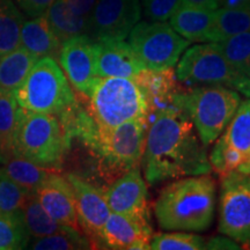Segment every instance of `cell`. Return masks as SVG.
<instances>
[{
	"label": "cell",
	"instance_id": "cell-15",
	"mask_svg": "<svg viewBox=\"0 0 250 250\" xmlns=\"http://www.w3.org/2000/svg\"><path fill=\"white\" fill-rule=\"evenodd\" d=\"M133 80L146 101L148 123L161 112L177 109L175 107V99L182 89H180L179 79L173 67L165 70L144 68Z\"/></svg>",
	"mask_w": 250,
	"mask_h": 250
},
{
	"label": "cell",
	"instance_id": "cell-13",
	"mask_svg": "<svg viewBox=\"0 0 250 250\" xmlns=\"http://www.w3.org/2000/svg\"><path fill=\"white\" fill-rule=\"evenodd\" d=\"M153 229L149 218L111 212L100 232L98 248L149 250Z\"/></svg>",
	"mask_w": 250,
	"mask_h": 250
},
{
	"label": "cell",
	"instance_id": "cell-2",
	"mask_svg": "<svg viewBox=\"0 0 250 250\" xmlns=\"http://www.w3.org/2000/svg\"><path fill=\"white\" fill-rule=\"evenodd\" d=\"M215 210V184L211 176L181 177L166 186L155 202L154 213L165 230L204 232Z\"/></svg>",
	"mask_w": 250,
	"mask_h": 250
},
{
	"label": "cell",
	"instance_id": "cell-1",
	"mask_svg": "<svg viewBox=\"0 0 250 250\" xmlns=\"http://www.w3.org/2000/svg\"><path fill=\"white\" fill-rule=\"evenodd\" d=\"M206 147L182 110L156 115L148 123L142 159L146 182L156 186L164 181L208 174L212 167Z\"/></svg>",
	"mask_w": 250,
	"mask_h": 250
},
{
	"label": "cell",
	"instance_id": "cell-34",
	"mask_svg": "<svg viewBox=\"0 0 250 250\" xmlns=\"http://www.w3.org/2000/svg\"><path fill=\"white\" fill-rule=\"evenodd\" d=\"M28 196L29 193L26 190L9 179L4 171H0V212L12 213L22 210Z\"/></svg>",
	"mask_w": 250,
	"mask_h": 250
},
{
	"label": "cell",
	"instance_id": "cell-3",
	"mask_svg": "<svg viewBox=\"0 0 250 250\" xmlns=\"http://www.w3.org/2000/svg\"><path fill=\"white\" fill-rule=\"evenodd\" d=\"M147 130V120L127 121L114 127H99L90 123L74 138L89 148L105 177L116 180L131 168L142 165Z\"/></svg>",
	"mask_w": 250,
	"mask_h": 250
},
{
	"label": "cell",
	"instance_id": "cell-24",
	"mask_svg": "<svg viewBox=\"0 0 250 250\" xmlns=\"http://www.w3.org/2000/svg\"><path fill=\"white\" fill-rule=\"evenodd\" d=\"M2 171L30 195L35 193L55 170L34 164L27 159L12 156L6 160Z\"/></svg>",
	"mask_w": 250,
	"mask_h": 250
},
{
	"label": "cell",
	"instance_id": "cell-14",
	"mask_svg": "<svg viewBox=\"0 0 250 250\" xmlns=\"http://www.w3.org/2000/svg\"><path fill=\"white\" fill-rule=\"evenodd\" d=\"M66 179L74 192L78 223L81 232L85 233L92 246H96L100 232L111 213L104 190L93 186L78 175L67 174Z\"/></svg>",
	"mask_w": 250,
	"mask_h": 250
},
{
	"label": "cell",
	"instance_id": "cell-30",
	"mask_svg": "<svg viewBox=\"0 0 250 250\" xmlns=\"http://www.w3.org/2000/svg\"><path fill=\"white\" fill-rule=\"evenodd\" d=\"M225 137L230 146L241 152L246 159L248 158L250 155V99L240 102L235 115L228 124Z\"/></svg>",
	"mask_w": 250,
	"mask_h": 250
},
{
	"label": "cell",
	"instance_id": "cell-23",
	"mask_svg": "<svg viewBox=\"0 0 250 250\" xmlns=\"http://www.w3.org/2000/svg\"><path fill=\"white\" fill-rule=\"evenodd\" d=\"M21 108L13 92L0 88V160L13 156V142Z\"/></svg>",
	"mask_w": 250,
	"mask_h": 250
},
{
	"label": "cell",
	"instance_id": "cell-6",
	"mask_svg": "<svg viewBox=\"0 0 250 250\" xmlns=\"http://www.w3.org/2000/svg\"><path fill=\"white\" fill-rule=\"evenodd\" d=\"M13 94L21 108L33 112L62 115L77 104L62 68L54 57H41Z\"/></svg>",
	"mask_w": 250,
	"mask_h": 250
},
{
	"label": "cell",
	"instance_id": "cell-41",
	"mask_svg": "<svg viewBox=\"0 0 250 250\" xmlns=\"http://www.w3.org/2000/svg\"><path fill=\"white\" fill-rule=\"evenodd\" d=\"M236 170L245 175H250V155L246 159V161L243 162V164L240 166Z\"/></svg>",
	"mask_w": 250,
	"mask_h": 250
},
{
	"label": "cell",
	"instance_id": "cell-26",
	"mask_svg": "<svg viewBox=\"0 0 250 250\" xmlns=\"http://www.w3.org/2000/svg\"><path fill=\"white\" fill-rule=\"evenodd\" d=\"M22 211L27 230L33 239H40V237L59 233L68 227L61 225L50 217L48 212L42 208L35 193H30L28 196Z\"/></svg>",
	"mask_w": 250,
	"mask_h": 250
},
{
	"label": "cell",
	"instance_id": "cell-25",
	"mask_svg": "<svg viewBox=\"0 0 250 250\" xmlns=\"http://www.w3.org/2000/svg\"><path fill=\"white\" fill-rule=\"evenodd\" d=\"M250 30V8H225L214 11L213 28L208 42H220Z\"/></svg>",
	"mask_w": 250,
	"mask_h": 250
},
{
	"label": "cell",
	"instance_id": "cell-17",
	"mask_svg": "<svg viewBox=\"0 0 250 250\" xmlns=\"http://www.w3.org/2000/svg\"><path fill=\"white\" fill-rule=\"evenodd\" d=\"M98 77L133 79L145 67L129 43L124 40L101 39L95 41Z\"/></svg>",
	"mask_w": 250,
	"mask_h": 250
},
{
	"label": "cell",
	"instance_id": "cell-10",
	"mask_svg": "<svg viewBox=\"0 0 250 250\" xmlns=\"http://www.w3.org/2000/svg\"><path fill=\"white\" fill-rule=\"evenodd\" d=\"M219 232L250 246V175L233 170L221 176Z\"/></svg>",
	"mask_w": 250,
	"mask_h": 250
},
{
	"label": "cell",
	"instance_id": "cell-29",
	"mask_svg": "<svg viewBox=\"0 0 250 250\" xmlns=\"http://www.w3.org/2000/svg\"><path fill=\"white\" fill-rule=\"evenodd\" d=\"M213 43L235 70L250 78V30Z\"/></svg>",
	"mask_w": 250,
	"mask_h": 250
},
{
	"label": "cell",
	"instance_id": "cell-35",
	"mask_svg": "<svg viewBox=\"0 0 250 250\" xmlns=\"http://www.w3.org/2000/svg\"><path fill=\"white\" fill-rule=\"evenodd\" d=\"M182 2L183 0H142L144 14L152 22H165Z\"/></svg>",
	"mask_w": 250,
	"mask_h": 250
},
{
	"label": "cell",
	"instance_id": "cell-37",
	"mask_svg": "<svg viewBox=\"0 0 250 250\" xmlns=\"http://www.w3.org/2000/svg\"><path fill=\"white\" fill-rule=\"evenodd\" d=\"M67 5L80 17L88 19L95 7L98 0H65Z\"/></svg>",
	"mask_w": 250,
	"mask_h": 250
},
{
	"label": "cell",
	"instance_id": "cell-28",
	"mask_svg": "<svg viewBox=\"0 0 250 250\" xmlns=\"http://www.w3.org/2000/svg\"><path fill=\"white\" fill-rule=\"evenodd\" d=\"M29 237L22 210L12 213L0 212V250L27 248Z\"/></svg>",
	"mask_w": 250,
	"mask_h": 250
},
{
	"label": "cell",
	"instance_id": "cell-27",
	"mask_svg": "<svg viewBox=\"0 0 250 250\" xmlns=\"http://www.w3.org/2000/svg\"><path fill=\"white\" fill-rule=\"evenodd\" d=\"M23 21L13 0H0V56L21 45Z\"/></svg>",
	"mask_w": 250,
	"mask_h": 250
},
{
	"label": "cell",
	"instance_id": "cell-7",
	"mask_svg": "<svg viewBox=\"0 0 250 250\" xmlns=\"http://www.w3.org/2000/svg\"><path fill=\"white\" fill-rule=\"evenodd\" d=\"M87 112L99 127H114L132 120H147V105L133 79L98 77L90 90Z\"/></svg>",
	"mask_w": 250,
	"mask_h": 250
},
{
	"label": "cell",
	"instance_id": "cell-21",
	"mask_svg": "<svg viewBox=\"0 0 250 250\" xmlns=\"http://www.w3.org/2000/svg\"><path fill=\"white\" fill-rule=\"evenodd\" d=\"M39 57L22 45L0 56V88L13 92L26 79Z\"/></svg>",
	"mask_w": 250,
	"mask_h": 250
},
{
	"label": "cell",
	"instance_id": "cell-18",
	"mask_svg": "<svg viewBox=\"0 0 250 250\" xmlns=\"http://www.w3.org/2000/svg\"><path fill=\"white\" fill-rule=\"evenodd\" d=\"M35 196L54 220L64 226L81 230L78 223L74 192L66 177L51 173L36 190Z\"/></svg>",
	"mask_w": 250,
	"mask_h": 250
},
{
	"label": "cell",
	"instance_id": "cell-5",
	"mask_svg": "<svg viewBox=\"0 0 250 250\" xmlns=\"http://www.w3.org/2000/svg\"><path fill=\"white\" fill-rule=\"evenodd\" d=\"M67 149L64 129L56 115L21 109L13 142V156L57 170Z\"/></svg>",
	"mask_w": 250,
	"mask_h": 250
},
{
	"label": "cell",
	"instance_id": "cell-8",
	"mask_svg": "<svg viewBox=\"0 0 250 250\" xmlns=\"http://www.w3.org/2000/svg\"><path fill=\"white\" fill-rule=\"evenodd\" d=\"M175 73L187 85L224 86L250 98V78L235 70L213 42L188 49Z\"/></svg>",
	"mask_w": 250,
	"mask_h": 250
},
{
	"label": "cell",
	"instance_id": "cell-39",
	"mask_svg": "<svg viewBox=\"0 0 250 250\" xmlns=\"http://www.w3.org/2000/svg\"><path fill=\"white\" fill-rule=\"evenodd\" d=\"M219 7L250 8V0H218Z\"/></svg>",
	"mask_w": 250,
	"mask_h": 250
},
{
	"label": "cell",
	"instance_id": "cell-38",
	"mask_svg": "<svg viewBox=\"0 0 250 250\" xmlns=\"http://www.w3.org/2000/svg\"><path fill=\"white\" fill-rule=\"evenodd\" d=\"M205 249H241V247L228 236H215L205 242Z\"/></svg>",
	"mask_w": 250,
	"mask_h": 250
},
{
	"label": "cell",
	"instance_id": "cell-32",
	"mask_svg": "<svg viewBox=\"0 0 250 250\" xmlns=\"http://www.w3.org/2000/svg\"><path fill=\"white\" fill-rule=\"evenodd\" d=\"M208 160L212 169L217 171L220 176H224L230 171L236 170L245 162L246 156L227 143L225 134H220Z\"/></svg>",
	"mask_w": 250,
	"mask_h": 250
},
{
	"label": "cell",
	"instance_id": "cell-9",
	"mask_svg": "<svg viewBox=\"0 0 250 250\" xmlns=\"http://www.w3.org/2000/svg\"><path fill=\"white\" fill-rule=\"evenodd\" d=\"M189 41L165 22H138L129 34V44L146 68L174 67Z\"/></svg>",
	"mask_w": 250,
	"mask_h": 250
},
{
	"label": "cell",
	"instance_id": "cell-31",
	"mask_svg": "<svg viewBox=\"0 0 250 250\" xmlns=\"http://www.w3.org/2000/svg\"><path fill=\"white\" fill-rule=\"evenodd\" d=\"M29 248L37 250H73V249H90L92 243L89 239L83 235L79 229L66 227L59 233L35 239L29 243Z\"/></svg>",
	"mask_w": 250,
	"mask_h": 250
},
{
	"label": "cell",
	"instance_id": "cell-16",
	"mask_svg": "<svg viewBox=\"0 0 250 250\" xmlns=\"http://www.w3.org/2000/svg\"><path fill=\"white\" fill-rule=\"evenodd\" d=\"M104 195L111 212L149 218L147 183L143 179L140 166L114 180L104 190Z\"/></svg>",
	"mask_w": 250,
	"mask_h": 250
},
{
	"label": "cell",
	"instance_id": "cell-12",
	"mask_svg": "<svg viewBox=\"0 0 250 250\" xmlns=\"http://www.w3.org/2000/svg\"><path fill=\"white\" fill-rule=\"evenodd\" d=\"M58 57L71 85L87 98L98 78L95 41L86 34L67 39L62 43Z\"/></svg>",
	"mask_w": 250,
	"mask_h": 250
},
{
	"label": "cell",
	"instance_id": "cell-11",
	"mask_svg": "<svg viewBox=\"0 0 250 250\" xmlns=\"http://www.w3.org/2000/svg\"><path fill=\"white\" fill-rule=\"evenodd\" d=\"M142 18L140 0H98L89 17L93 40H125Z\"/></svg>",
	"mask_w": 250,
	"mask_h": 250
},
{
	"label": "cell",
	"instance_id": "cell-19",
	"mask_svg": "<svg viewBox=\"0 0 250 250\" xmlns=\"http://www.w3.org/2000/svg\"><path fill=\"white\" fill-rule=\"evenodd\" d=\"M214 11L182 2L170 17V27L189 42H208Z\"/></svg>",
	"mask_w": 250,
	"mask_h": 250
},
{
	"label": "cell",
	"instance_id": "cell-4",
	"mask_svg": "<svg viewBox=\"0 0 250 250\" xmlns=\"http://www.w3.org/2000/svg\"><path fill=\"white\" fill-rule=\"evenodd\" d=\"M240 102L241 98L236 90L206 85L181 90L175 99V107L191 120L202 143L208 146L228 126Z\"/></svg>",
	"mask_w": 250,
	"mask_h": 250
},
{
	"label": "cell",
	"instance_id": "cell-33",
	"mask_svg": "<svg viewBox=\"0 0 250 250\" xmlns=\"http://www.w3.org/2000/svg\"><path fill=\"white\" fill-rule=\"evenodd\" d=\"M153 250H201L205 249V241L202 236L192 233L176 230L174 233L153 234L151 240Z\"/></svg>",
	"mask_w": 250,
	"mask_h": 250
},
{
	"label": "cell",
	"instance_id": "cell-22",
	"mask_svg": "<svg viewBox=\"0 0 250 250\" xmlns=\"http://www.w3.org/2000/svg\"><path fill=\"white\" fill-rule=\"evenodd\" d=\"M45 17L62 43L88 31V19L78 15L65 0H55L46 11Z\"/></svg>",
	"mask_w": 250,
	"mask_h": 250
},
{
	"label": "cell",
	"instance_id": "cell-40",
	"mask_svg": "<svg viewBox=\"0 0 250 250\" xmlns=\"http://www.w3.org/2000/svg\"><path fill=\"white\" fill-rule=\"evenodd\" d=\"M183 2L197 6V7L211 9V11H215V9L219 8L218 0H183Z\"/></svg>",
	"mask_w": 250,
	"mask_h": 250
},
{
	"label": "cell",
	"instance_id": "cell-20",
	"mask_svg": "<svg viewBox=\"0 0 250 250\" xmlns=\"http://www.w3.org/2000/svg\"><path fill=\"white\" fill-rule=\"evenodd\" d=\"M21 45L36 57H56L61 51L62 42L50 26L45 14L23 21L21 27Z\"/></svg>",
	"mask_w": 250,
	"mask_h": 250
},
{
	"label": "cell",
	"instance_id": "cell-36",
	"mask_svg": "<svg viewBox=\"0 0 250 250\" xmlns=\"http://www.w3.org/2000/svg\"><path fill=\"white\" fill-rule=\"evenodd\" d=\"M55 0H15L28 17L36 18L44 15Z\"/></svg>",
	"mask_w": 250,
	"mask_h": 250
}]
</instances>
